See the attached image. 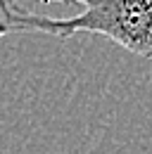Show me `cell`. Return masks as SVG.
<instances>
[{
  "mask_svg": "<svg viewBox=\"0 0 152 154\" xmlns=\"http://www.w3.org/2000/svg\"><path fill=\"white\" fill-rule=\"evenodd\" d=\"M83 5L76 17H48L21 7L17 0H0V38L12 33H48L71 38L97 33L138 57L152 59V0H69Z\"/></svg>",
  "mask_w": 152,
  "mask_h": 154,
  "instance_id": "1",
  "label": "cell"
},
{
  "mask_svg": "<svg viewBox=\"0 0 152 154\" xmlns=\"http://www.w3.org/2000/svg\"><path fill=\"white\" fill-rule=\"evenodd\" d=\"M38 2H43V5H50V2H69V0H38Z\"/></svg>",
  "mask_w": 152,
  "mask_h": 154,
  "instance_id": "2",
  "label": "cell"
}]
</instances>
